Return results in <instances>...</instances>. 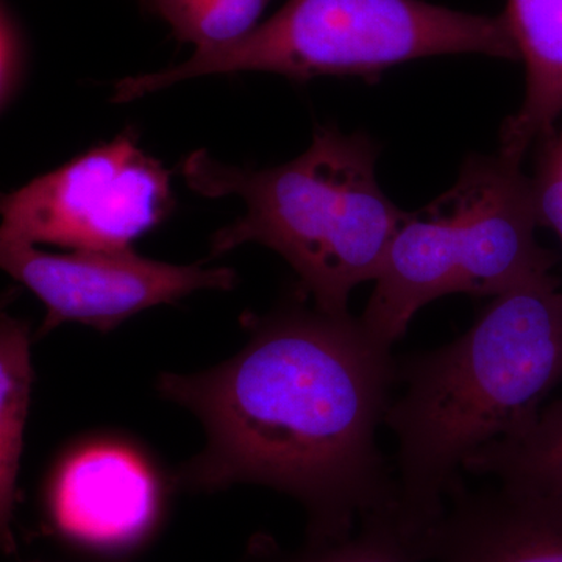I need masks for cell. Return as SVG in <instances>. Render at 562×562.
I'll return each instance as SVG.
<instances>
[{"mask_svg":"<svg viewBox=\"0 0 562 562\" xmlns=\"http://www.w3.org/2000/svg\"><path fill=\"white\" fill-rule=\"evenodd\" d=\"M250 338L231 360L195 375L161 373L158 391L202 422L206 446L183 486L249 483L301 502L310 541L353 531L394 503L376 446L397 366L360 317L288 308L246 317Z\"/></svg>","mask_w":562,"mask_h":562,"instance_id":"obj_1","label":"cell"},{"mask_svg":"<svg viewBox=\"0 0 562 562\" xmlns=\"http://www.w3.org/2000/svg\"><path fill=\"white\" fill-rule=\"evenodd\" d=\"M384 424L397 442L394 509L414 538L441 519L473 454L522 431L562 382V291L549 273L497 295L464 335L397 368Z\"/></svg>","mask_w":562,"mask_h":562,"instance_id":"obj_2","label":"cell"},{"mask_svg":"<svg viewBox=\"0 0 562 562\" xmlns=\"http://www.w3.org/2000/svg\"><path fill=\"white\" fill-rule=\"evenodd\" d=\"M379 151L368 135L321 127L301 157L277 168H238L195 150L181 172L192 191L236 195L246 206L211 238L213 257L247 243L269 247L317 310L344 316L350 292L379 277L406 213L380 188Z\"/></svg>","mask_w":562,"mask_h":562,"instance_id":"obj_3","label":"cell"},{"mask_svg":"<svg viewBox=\"0 0 562 562\" xmlns=\"http://www.w3.org/2000/svg\"><path fill=\"white\" fill-rule=\"evenodd\" d=\"M541 224L522 160L471 155L457 183L405 213L360 317L391 350L420 308L443 295H497L553 273L558 257L536 238Z\"/></svg>","mask_w":562,"mask_h":562,"instance_id":"obj_4","label":"cell"},{"mask_svg":"<svg viewBox=\"0 0 562 562\" xmlns=\"http://www.w3.org/2000/svg\"><path fill=\"white\" fill-rule=\"evenodd\" d=\"M447 54L520 60L505 14L482 16L424 0H288L243 38L117 81L111 101L132 102L195 77L251 70L301 81L322 76L371 80L392 66Z\"/></svg>","mask_w":562,"mask_h":562,"instance_id":"obj_5","label":"cell"},{"mask_svg":"<svg viewBox=\"0 0 562 562\" xmlns=\"http://www.w3.org/2000/svg\"><path fill=\"white\" fill-rule=\"evenodd\" d=\"M173 206L171 172L140 149L128 127L3 195L0 239L72 251L131 249Z\"/></svg>","mask_w":562,"mask_h":562,"instance_id":"obj_6","label":"cell"},{"mask_svg":"<svg viewBox=\"0 0 562 562\" xmlns=\"http://www.w3.org/2000/svg\"><path fill=\"white\" fill-rule=\"evenodd\" d=\"M2 268L46 306L40 336L65 322L110 331L122 322L195 291H231V268L177 266L140 257L135 250H76L47 254L33 244L0 239Z\"/></svg>","mask_w":562,"mask_h":562,"instance_id":"obj_7","label":"cell"},{"mask_svg":"<svg viewBox=\"0 0 562 562\" xmlns=\"http://www.w3.org/2000/svg\"><path fill=\"white\" fill-rule=\"evenodd\" d=\"M162 509L154 468L117 441L85 443L66 454L46 495L52 532L72 549L102 558L143 549L157 535Z\"/></svg>","mask_w":562,"mask_h":562,"instance_id":"obj_8","label":"cell"},{"mask_svg":"<svg viewBox=\"0 0 562 562\" xmlns=\"http://www.w3.org/2000/svg\"><path fill=\"white\" fill-rule=\"evenodd\" d=\"M450 498L422 538V562H562L561 498L502 483Z\"/></svg>","mask_w":562,"mask_h":562,"instance_id":"obj_9","label":"cell"},{"mask_svg":"<svg viewBox=\"0 0 562 562\" xmlns=\"http://www.w3.org/2000/svg\"><path fill=\"white\" fill-rule=\"evenodd\" d=\"M503 14L527 66V91L503 124L498 151L524 161L562 116V0H508Z\"/></svg>","mask_w":562,"mask_h":562,"instance_id":"obj_10","label":"cell"},{"mask_svg":"<svg viewBox=\"0 0 562 562\" xmlns=\"http://www.w3.org/2000/svg\"><path fill=\"white\" fill-rule=\"evenodd\" d=\"M32 382L29 325L3 313L0 322V535L7 553L14 550L11 524L18 502Z\"/></svg>","mask_w":562,"mask_h":562,"instance_id":"obj_11","label":"cell"},{"mask_svg":"<svg viewBox=\"0 0 562 562\" xmlns=\"http://www.w3.org/2000/svg\"><path fill=\"white\" fill-rule=\"evenodd\" d=\"M464 471L562 501V398L542 408L522 431L473 454Z\"/></svg>","mask_w":562,"mask_h":562,"instance_id":"obj_12","label":"cell"},{"mask_svg":"<svg viewBox=\"0 0 562 562\" xmlns=\"http://www.w3.org/2000/svg\"><path fill=\"white\" fill-rule=\"evenodd\" d=\"M250 562H422L420 542L403 528L394 506L362 517L360 530L330 541H308L284 553L271 542L258 543Z\"/></svg>","mask_w":562,"mask_h":562,"instance_id":"obj_13","label":"cell"},{"mask_svg":"<svg viewBox=\"0 0 562 562\" xmlns=\"http://www.w3.org/2000/svg\"><path fill=\"white\" fill-rule=\"evenodd\" d=\"M171 27L181 43L195 50L222 46L246 36L257 27L262 11L272 0H140Z\"/></svg>","mask_w":562,"mask_h":562,"instance_id":"obj_14","label":"cell"},{"mask_svg":"<svg viewBox=\"0 0 562 562\" xmlns=\"http://www.w3.org/2000/svg\"><path fill=\"white\" fill-rule=\"evenodd\" d=\"M27 66V46L20 22L13 11L2 2L0 11V102L2 110L20 94Z\"/></svg>","mask_w":562,"mask_h":562,"instance_id":"obj_15","label":"cell"},{"mask_svg":"<svg viewBox=\"0 0 562 562\" xmlns=\"http://www.w3.org/2000/svg\"><path fill=\"white\" fill-rule=\"evenodd\" d=\"M532 183L541 224L552 228L562 243V168L542 149L538 150Z\"/></svg>","mask_w":562,"mask_h":562,"instance_id":"obj_16","label":"cell"},{"mask_svg":"<svg viewBox=\"0 0 562 562\" xmlns=\"http://www.w3.org/2000/svg\"><path fill=\"white\" fill-rule=\"evenodd\" d=\"M539 149L549 154L562 168V128L560 132L554 131L552 135L539 140Z\"/></svg>","mask_w":562,"mask_h":562,"instance_id":"obj_17","label":"cell"}]
</instances>
